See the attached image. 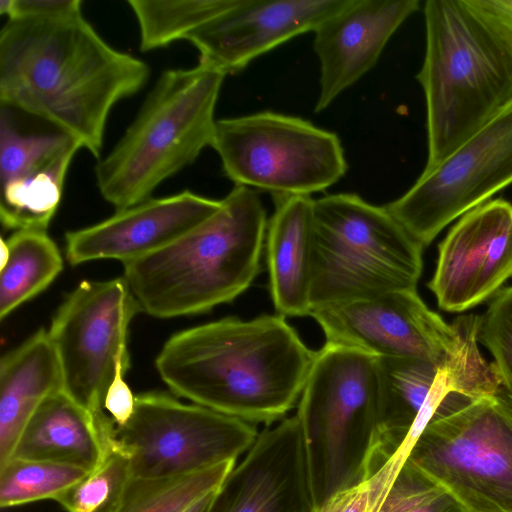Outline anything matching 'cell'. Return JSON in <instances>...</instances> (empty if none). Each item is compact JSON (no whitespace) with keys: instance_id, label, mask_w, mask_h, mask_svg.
Returning <instances> with one entry per match:
<instances>
[{"instance_id":"6da1fadb","label":"cell","mask_w":512,"mask_h":512,"mask_svg":"<svg viewBox=\"0 0 512 512\" xmlns=\"http://www.w3.org/2000/svg\"><path fill=\"white\" fill-rule=\"evenodd\" d=\"M150 68L108 44L82 13L8 19L0 31L2 107L39 117L99 158L113 107Z\"/></svg>"},{"instance_id":"7a4b0ae2","label":"cell","mask_w":512,"mask_h":512,"mask_svg":"<svg viewBox=\"0 0 512 512\" xmlns=\"http://www.w3.org/2000/svg\"><path fill=\"white\" fill-rule=\"evenodd\" d=\"M315 354L281 315L226 317L173 334L155 366L174 395L271 425L298 403Z\"/></svg>"},{"instance_id":"3957f363","label":"cell","mask_w":512,"mask_h":512,"mask_svg":"<svg viewBox=\"0 0 512 512\" xmlns=\"http://www.w3.org/2000/svg\"><path fill=\"white\" fill-rule=\"evenodd\" d=\"M267 215L256 190L234 188L221 208L168 246L123 264L141 311L160 319L196 315L229 303L260 269Z\"/></svg>"},{"instance_id":"277c9868","label":"cell","mask_w":512,"mask_h":512,"mask_svg":"<svg viewBox=\"0 0 512 512\" xmlns=\"http://www.w3.org/2000/svg\"><path fill=\"white\" fill-rule=\"evenodd\" d=\"M417 74L426 101L428 172L512 102V53L463 0H427Z\"/></svg>"},{"instance_id":"5b68a950","label":"cell","mask_w":512,"mask_h":512,"mask_svg":"<svg viewBox=\"0 0 512 512\" xmlns=\"http://www.w3.org/2000/svg\"><path fill=\"white\" fill-rule=\"evenodd\" d=\"M225 76L199 63L159 76L135 119L95 166L105 201L121 210L152 198L158 186L211 146Z\"/></svg>"},{"instance_id":"8992f818","label":"cell","mask_w":512,"mask_h":512,"mask_svg":"<svg viewBox=\"0 0 512 512\" xmlns=\"http://www.w3.org/2000/svg\"><path fill=\"white\" fill-rule=\"evenodd\" d=\"M316 510L380 469L377 358L325 343L298 401Z\"/></svg>"},{"instance_id":"52a82bcc","label":"cell","mask_w":512,"mask_h":512,"mask_svg":"<svg viewBox=\"0 0 512 512\" xmlns=\"http://www.w3.org/2000/svg\"><path fill=\"white\" fill-rule=\"evenodd\" d=\"M423 248L384 206L353 193L314 199L311 311L416 289Z\"/></svg>"},{"instance_id":"ba28073f","label":"cell","mask_w":512,"mask_h":512,"mask_svg":"<svg viewBox=\"0 0 512 512\" xmlns=\"http://www.w3.org/2000/svg\"><path fill=\"white\" fill-rule=\"evenodd\" d=\"M406 458L463 512H512V393L503 387L429 421Z\"/></svg>"},{"instance_id":"9c48e42d","label":"cell","mask_w":512,"mask_h":512,"mask_svg":"<svg viewBox=\"0 0 512 512\" xmlns=\"http://www.w3.org/2000/svg\"><path fill=\"white\" fill-rule=\"evenodd\" d=\"M211 147L236 186L272 197L324 191L348 169L337 134L273 111L216 120Z\"/></svg>"},{"instance_id":"30bf717a","label":"cell","mask_w":512,"mask_h":512,"mask_svg":"<svg viewBox=\"0 0 512 512\" xmlns=\"http://www.w3.org/2000/svg\"><path fill=\"white\" fill-rule=\"evenodd\" d=\"M114 433L136 479L177 477L237 461L259 434L254 424L155 391L136 395L131 419Z\"/></svg>"},{"instance_id":"8fae6325","label":"cell","mask_w":512,"mask_h":512,"mask_svg":"<svg viewBox=\"0 0 512 512\" xmlns=\"http://www.w3.org/2000/svg\"><path fill=\"white\" fill-rule=\"evenodd\" d=\"M512 184V102L434 169L384 205L428 246L452 221Z\"/></svg>"},{"instance_id":"7c38bea8","label":"cell","mask_w":512,"mask_h":512,"mask_svg":"<svg viewBox=\"0 0 512 512\" xmlns=\"http://www.w3.org/2000/svg\"><path fill=\"white\" fill-rule=\"evenodd\" d=\"M141 308L123 277L84 280L58 307L48 334L60 361L64 390L96 413L118 361L130 360L128 329Z\"/></svg>"},{"instance_id":"4fadbf2b","label":"cell","mask_w":512,"mask_h":512,"mask_svg":"<svg viewBox=\"0 0 512 512\" xmlns=\"http://www.w3.org/2000/svg\"><path fill=\"white\" fill-rule=\"evenodd\" d=\"M310 316L326 343L359 349L375 357L416 358L442 364L460 343L455 319L445 322L416 289L313 309Z\"/></svg>"},{"instance_id":"5bb4252c","label":"cell","mask_w":512,"mask_h":512,"mask_svg":"<svg viewBox=\"0 0 512 512\" xmlns=\"http://www.w3.org/2000/svg\"><path fill=\"white\" fill-rule=\"evenodd\" d=\"M512 277V204L489 200L462 215L438 246L428 288L438 306L463 312L494 297Z\"/></svg>"},{"instance_id":"9a60e30c","label":"cell","mask_w":512,"mask_h":512,"mask_svg":"<svg viewBox=\"0 0 512 512\" xmlns=\"http://www.w3.org/2000/svg\"><path fill=\"white\" fill-rule=\"evenodd\" d=\"M80 148L61 131L22 133L9 110L1 107L0 220L5 229L47 231Z\"/></svg>"},{"instance_id":"2e32d148","label":"cell","mask_w":512,"mask_h":512,"mask_svg":"<svg viewBox=\"0 0 512 512\" xmlns=\"http://www.w3.org/2000/svg\"><path fill=\"white\" fill-rule=\"evenodd\" d=\"M206 512H316L296 414L258 434L215 492Z\"/></svg>"},{"instance_id":"e0dca14e","label":"cell","mask_w":512,"mask_h":512,"mask_svg":"<svg viewBox=\"0 0 512 512\" xmlns=\"http://www.w3.org/2000/svg\"><path fill=\"white\" fill-rule=\"evenodd\" d=\"M348 0H237L188 37L199 64L225 75L290 39L314 32Z\"/></svg>"},{"instance_id":"ac0fdd59","label":"cell","mask_w":512,"mask_h":512,"mask_svg":"<svg viewBox=\"0 0 512 512\" xmlns=\"http://www.w3.org/2000/svg\"><path fill=\"white\" fill-rule=\"evenodd\" d=\"M222 206L192 191L150 198L94 225L65 234L71 265L114 259L123 264L160 250L186 235Z\"/></svg>"},{"instance_id":"d6986e66","label":"cell","mask_w":512,"mask_h":512,"mask_svg":"<svg viewBox=\"0 0 512 512\" xmlns=\"http://www.w3.org/2000/svg\"><path fill=\"white\" fill-rule=\"evenodd\" d=\"M419 8V0H348L323 21L313 41L320 62L315 112L325 110L376 65L392 35Z\"/></svg>"},{"instance_id":"ffe728a7","label":"cell","mask_w":512,"mask_h":512,"mask_svg":"<svg viewBox=\"0 0 512 512\" xmlns=\"http://www.w3.org/2000/svg\"><path fill=\"white\" fill-rule=\"evenodd\" d=\"M114 428L104 411L93 414L61 390L33 414L12 457L58 462L90 472L108 450Z\"/></svg>"},{"instance_id":"44dd1931","label":"cell","mask_w":512,"mask_h":512,"mask_svg":"<svg viewBox=\"0 0 512 512\" xmlns=\"http://www.w3.org/2000/svg\"><path fill=\"white\" fill-rule=\"evenodd\" d=\"M266 261L273 305L283 317L310 316L314 244V199L273 197Z\"/></svg>"},{"instance_id":"7402d4cb","label":"cell","mask_w":512,"mask_h":512,"mask_svg":"<svg viewBox=\"0 0 512 512\" xmlns=\"http://www.w3.org/2000/svg\"><path fill=\"white\" fill-rule=\"evenodd\" d=\"M64 390L57 351L40 328L0 361V466L12 458L18 440L39 406Z\"/></svg>"},{"instance_id":"603a6c76","label":"cell","mask_w":512,"mask_h":512,"mask_svg":"<svg viewBox=\"0 0 512 512\" xmlns=\"http://www.w3.org/2000/svg\"><path fill=\"white\" fill-rule=\"evenodd\" d=\"M380 405V465L410 446L414 425L440 366L404 357H376Z\"/></svg>"},{"instance_id":"cb8c5ba5","label":"cell","mask_w":512,"mask_h":512,"mask_svg":"<svg viewBox=\"0 0 512 512\" xmlns=\"http://www.w3.org/2000/svg\"><path fill=\"white\" fill-rule=\"evenodd\" d=\"M8 257L0 268V319L44 291L63 269V257L44 230L14 231L4 239Z\"/></svg>"},{"instance_id":"d4e9b609","label":"cell","mask_w":512,"mask_h":512,"mask_svg":"<svg viewBox=\"0 0 512 512\" xmlns=\"http://www.w3.org/2000/svg\"><path fill=\"white\" fill-rule=\"evenodd\" d=\"M368 512H463L457 502L398 452L365 480Z\"/></svg>"},{"instance_id":"484cf974","label":"cell","mask_w":512,"mask_h":512,"mask_svg":"<svg viewBox=\"0 0 512 512\" xmlns=\"http://www.w3.org/2000/svg\"><path fill=\"white\" fill-rule=\"evenodd\" d=\"M235 464L227 461L171 478H132L116 512H185L216 492Z\"/></svg>"},{"instance_id":"4316f807","label":"cell","mask_w":512,"mask_h":512,"mask_svg":"<svg viewBox=\"0 0 512 512\" xmlns=\"http://www.w3.org/2000/svg\"><path fill=\"white\" fill-rule=\"evenodd\" d=\"M237 0H128L140 31V50L147 52L186 40L200 26Z\"/></svg>"},{"instance_id":"83f0119b","label":"cell","mask_w":512,"mask_h":512,"mask_svg":"<svg viewBox=\"0 0 512 512\" xmlns=\"http://www.w3.org/2000/svg\"><path fill=\"white\" fill-rule=\"evenodd\" d=\"M89 471L58 462L12 457L0 466V506L25 505L53 499Z\"/></svg>"},{"instance_id":"f1b7e54d","label":"cell","mask_w":512,"mask_h":512,"mask_svg":"<svg viewBox=\"0 0 512 512\" xmlns=\"http://www.w3.org/2000/svg\"><path fill=\"white\" fill-rule=\"evenodd\" d=\"M131 479L129 458L114 433L99 465L55 501L67 512H116Z\"/></svg>"},{"instance_id":"f546056e","label":"cell","mask_w":512,"mask_h":512,"mask_svg":"<svg viewBox=\"0 0 512 512\" xmlns=\"http://www.w3.org/2000/svg\"><path fill=\"white\" fill-rule=\"evenodd\" d=\"M478 341L490 351L502 386L512 393V285L502 288L481 316Z\"/></svg>"},{"instance_id":"4dcf8cb0","label":"cell","mask_w":512,"mask_h":512,"mask_svg":"<svg viewBox=\"0 0 512 512\" xmlns=\"http://www.w3.org/2000/svg\"><path fill=\"white\" fill-rule=\"evenodd\" d=\"M81 0H1L0 13L8 19L54 18L82 13Z\"/></svg>"},{"instance_id":"1f68e13d","label":"cell","mask_w":512,"mask_h":512,"mask_svg":"<svg viewBox=\"0 0 512 512\" xmlns=\"http://www.w3.org/2000/svg\"><path fill=\"white\" fill-rule=\"evenodd\" d=\"M130 366V360L118 361L116 373L110 384L105 398L104 410L112 418L116 427H123L131 419L135 409V397L124 380V375Z\"/></svg>"},{"instance_id":"d6a6232c","label":"cell","mask_w":512,"mask_h":512,"mask_svg":"<svg viewBox=\"0 0 512 512\" xmlns=\"http://www.w3.org/2000/svg\"><path fill=\"white\" fill-rule=\"evenodd\" d=\"M512 53V0H463Z\"/></svg>"},{"instance_id":"836d02e7","label":"cell","mask_w":512,"mask_h":512,"mask_svg":"<svg viewBox=\"0 0 512 512\" xmlns=\"http://www.w3.org/2000/svg\"><path fill=\"white\" fill-rule=\"evenodd\" d=\"M369 489L365 481L329 497L316 512H368Z\"/></svg>"},{"instance_id":"e575fe53","label":"cell","mask_w":512,"mask_h":512,"mask_svg":"<svg viewBox=\"0 0 512 512\" xmlns=\"http://www.w3.org/2000/svg\"><path fill=\"white\" fill-rule=\"evenodd\" d=\"M215 492L211 495L206 496L205 498L201 499L197 503H195L193 506H191L189 509H187L185 512H206L211 500L214 496Z\"/></svg>"}]
</instances>
